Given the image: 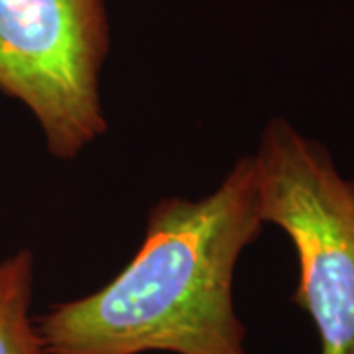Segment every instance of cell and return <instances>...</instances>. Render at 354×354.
<instances>
[{"label":"cell","instance_id":"2","mask_svg":"<svg viewBox=\"0 0 354 354\" xmlns=\"http://www.w3.org/2000/svg\"><path fill=\"white\" fill-rule=\"evenodd\" d=\"M250 156L260 216L297 254L293 301L315 325L319 354H354V177L283 116L268 120Z\"/></svg>","mask_w":354,"mask_h":354},{"label":"cell","instance_id":"3","mask_svg":"<svg viewBox=\"0 0 354 354\" xmlns=\"http://www.w3.org/2000/svg\"><path fill=\"white\" fill-rule=\"evenodd\" d=\"M109 48L106 0H0V93L32 113L57 160L106 132Z\"/></svg>","mask_w":354,"mask_h":354},{"label":"cell","instance_id":"1","mask_svg":"<svg viewBox=\"0 0 354 354\" xmlns=\"http://www.w3.org/2000/svg\"><path fill=\"white\" fill-rule=\"evenodd\" d=\"M262 228L252 156L201 199H160L118 276L36 321L46 353L248 354L232 279Z\"/></svg>","mask_w":354,"mask_h":354},{"label":"cell","instance_id":"4","mask_svg":"<svg viewBox=\"0 0 354 354\" xmlns=\"http://www.w3.org/2000/svg\"><path fill=\"white\" fill-rule=\"evenodd\" d=\"M36 260L18 250L0 260V354H48L32 317Z\"/></svg>","mask_w":354,"mask_h":354}]
</instances>
